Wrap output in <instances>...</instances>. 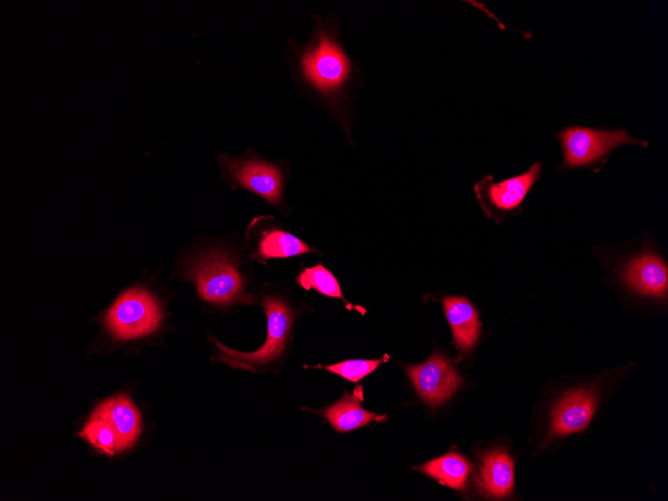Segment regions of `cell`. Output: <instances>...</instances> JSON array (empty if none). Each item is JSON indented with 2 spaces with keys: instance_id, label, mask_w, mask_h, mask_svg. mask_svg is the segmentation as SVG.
I'll return each instance as SVG.
<instances>
[{
  "instance_id": "cell-1",
  "label": "cell",
  "mask_w": 668,
  "mask_h": 501,
  "mask_svg": "<svg viewBox=\"0 0 668 501\" xmlns=\"http://www.w3.org/2000/svg\"><path fill=\"white\" fill-rule=\"evenodd\" d=\"M184 277L192 281L201 299L222 307L250 304L245 282L234 258L219 247L198 250L183 260Z\"/></svg>"
},
{
  "instance_id": "cell-2",
  "label": "cell",
  "mask_w": 668,
  "mask_h": 501,
  "mask_svg": "<svg viewBox=\"0 0 668 501\" xmlns=\"http://www.w3.org/2000/svg\"><path fill=\"white\" fill-rule=\"evenodd\" d=\"M262 304L267 317V337L261 348L253 352H241L210 336V341L217 350L216 360L235 369L256 372L277 362L284 355L288 348L294 312L277 296H264Z\"/></svg>"
},
{
  "instance_id": "cell-3",
  "label": "cell",
  "mask_w": 668,
  "mask_h": 501,
  "mask_svg": "<svg viewBox=\"0 0 668 501\" xmlns=\"http://www.w3.org/2000/svg\"><path fill=\"white\" fill-rule=\"evenodd\" d=\"M557 138L563 152L562 170L603 164L611 152L623 145H648L646 141L630 136L627 129L603 130L577 125L565 127Z\"/></svg>"
},
{
  "instance_id": "cell-4",
  "label": "cell",
  "mask_w": 668,
  "mask_h": 501,
  "mask_svg": "<svg viewBox=\"0 0 668 501\" xmlns=\"http://www.w3.org/2000/svg\"><path fill=\"white\" fill-rule=\"evenodd\" d=\"M157 298L142 287L122 293L108 309L104 326L115 341H130L154 333L162 320Z\"/></svg>"
},
{
  "instance_id": "cell-5",
  "label": "cell",
  "mask_w": 668,
  "mask_h": 501,
  "mask_svg": "<svg viewBox=\"0 0 668 501\" xmlns=\"http://www.w3.org/2000/svg\"><path fill=\"white\" fill-rule=\"evenodd\" d=\"M542 162L533 163L520 175L502 182H494L491 177H484L474 186L477 199L489 218L498 219L505 214L520 209V205L539 180Z\"/></svg>"
},
{
  "instance_id": "cell-6",
  "label": "cell",
  "mask_w": 668,
  "mask_h": 501,
  "mask_svg": "<svg viewBox=\"0 0 668 501\" xmlns=\"http://www.w3.org/2000/svg\"><path fill=\"white\" fill-rule=\"evenodd\" d=\"M407 374L420 397L431 406L447 401L462 381L450 360L439 351L422 364L407 367Z\"/></svg>"
},
{
  "instance_id": "cell-7",
  "label": "cell",
  "mask_w": 668,
  "mask_h": 501,
  "mask_svg": "<svg viewBox=\"0 0 668 501\" xmlns=\"http://www.w3.org/2000/svg\"><path fill=\"white\" fill-rule=\"evenodd\" d=\"M302 68L308 82L330 92L346 80L350 63L340 47L322 34L319 43L303 55Z\"/></svg>"
},
{
  "instance_id": "cell-8",
  "label": "cell",
  "mask_w": 668,
  "mask_h": 501,
  "mask_svg": "<svg viewBox=\"0 0 668 501\" xmlns=\"http://www.w3.org/2000/svg\"><path fill=\"white\" fill-rule=\"evenodd\" d=\"M221 164L240 186L255 192L271 204L280 202L283 183L280 170L276 166L263 161L240 160L227 156H221Z\"/></svg>"
},
{
  "instance_id": "cell-9",
  "label": "cell",
  "mask_w": 668,
  "mask_h": 501,
  "mask_svg": "<svg viewBox=\"0 0 668 501\" xmlns=\"http://www.w3.org/2000/svg\"><path fill=\"white\" fill-rule=\"evenodd\" d=\"M597 404L598 396L594 389L578 388L565 393L551 411L549 437L566 436L584 430Z\"/></svg>"
},
{
  "instance_id": "cell-10",
  "label": "cell",
  "mask_w": 668,
  "mask_h": 501,
  "mask_svg": "<svg viewBox=\"0 0 668 501\" xmlns=\"http://www.w3.org/2000/svg\"><path fill=\"white\" fill-rule=\"evenodd\" d=\"M621 279L637 294L656 298L667 295V265L653 251L646 250L630 258L623 266Z\"/></svg>"
},
{
  "instance_id": "cell-11",
  "label": "cell",
  "mask_w": 668,
  "mask_h": 501,
  "mask_svg": "<svg viewBox=\"0 0 668 501\" xmlns=\"http://www.w3.org/2000/svg\"><path fill=\"white\" fill-rule=\"evenodd\" d=\"M514 484V466L504 449H493L484 454L480 464L477 485L487 496L504 498Z\"/></svg>"
},
{
  "instance_id": "cell-12",
  "label": "cell",
  "mask_w": 668,
  "mask_h": 501,
  "mask_svg": "<svg viewBox=\"0 0 668 501\" xmlns=\"http://www.w3.org/2000/svg\"><path fill=\"white\" fill-rule=\"evenodd\" d=\"M112 425L115 430L119 452L131 447L141 432V415L132 402L125 396L119 395L102 402L96 408Z\"/></svg>"
},
{
  "instance_id": "cell-13",
  "label": "cell",
  "mask_w": 668,
  "mask_h": 501,
  "mask_svg": "<svg viewBox=\"0 0 668 501\" xmlns=\"http://www.w3.org/2000/svg\"><path fill=\"white\" fill-rule=\"evenodd\" d=\"M446 318L456 347L469 352L477 343L480 323L475 307L464 297L448 296L443 300Z\"/></svg>"
},
{
  "instance_id": "cell-14",
  "label": "cell",
  "mask_w": 668,
  "mask_h": 501,
  "mask_svg": "<svg viewBox=\"0 0 668 501\" xmlns=\"http://www.w3.org/2000/svg\"><path fill=\"white\" fill-rule=\"evenodd\" d=\"M362 391L346 393L341 399L325 409L324 415L329 423L339 432H348L369 424L372 421H385V416L369 412L361 407Z\"/></svg>"
},
{
  "instance_id": "cell-15",
  "label": "cell",
  "mask_w": 668,
  "mask_h": 501,
  "mask_svg": "<svg viewBox=\"0 0 668 501\" xmlns=\"http://www.w3.org/2000/svg\"><path fill=\"white\" fill-rule=\"evenodd\" d=\"M313 249L296 236L279 229H271L261 234L256 244L254 257L259 261L288 258L312 252Z\"/></svg>"
},
{
  "instance_id": "cell-16",
  "label": "cell",
  "mask_w": 668,
  "mask_h": 501,
  "mask_svg": "<svg viewBox=\"0 0 668 501\" xmlns=\"http://www.w3.org/2000/svg\"><path fill=\"white\" fill-rule=\"evenodd\" d=\"M420 470L454 489H462L471 471L470 463L458 453H448L420 467Z\"/></svg>"
},
{
  "instance_id": "cell-17",
  "label": "cell",
  "mask_w": 668,
  "mask_h": 501,
  "mask_svg": "<svg viewBox=\"0 0 668 501\" xmlns=\"http://www.w3.org/2000/svg\"><path fill=\"white\" fill-rule=\"evenodd\" d=\"M80 436L100 452L113 455L119 452L118 437L110 422L95 409L84 425Z\"/></svg>"
},
{
  "instance_id": "cell-18",
  "label": "cell",
  "mask_w": 668,
  "mask_h": 501,
  "mask_svg": "<svg viewBox=\"0 0 668 501\" xmlns=\"http://www.w3.org/2000/svg\"><path fill=\"white\" fill-rule=\"evenodd\" d=\"M297 283L306 290L313 288L325 296L346 302L337 279L321 264L303 269L297 277Z\"/></svg>"
},
{
  "instance_id": "cell-19",
  "label": "cell",
  "mask_w": 668,
  "mask_h": 501,
  "mask_svg": "<svg viewBox=\"0 0 668 501\" xmlns=\"http://www.w3.org/2000/svg\"><path fill=\"white\" fill-rule=\"evenodd\" d=\"M383 360H346L323 368L351 382H358L374 371Z\"/></svg>"
}]
</instances>
